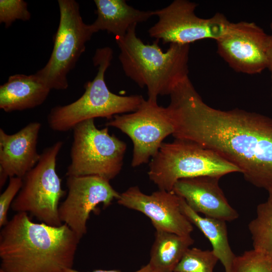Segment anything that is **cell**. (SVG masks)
<instances>
[{
	"instance_id": "6da1fadb",
	"label": "cell",
	"mask_w": 272,
	"mask_h": 272,
	"mask_svg": "<svg viewBox=\"0 0 272 272\" xmlns=\"http://www.w3.org/2000/svg\"><path fill=\"white\" fill-rule=\"evenodd\" d=\"M166 107L175 139L212 150L238 168L252 185L272 190V119L235 108L208 105L187 78L169 95Z\"/></svg>"
},
{
	"instance_id": "7a4b0ae2",
	"label": "cell",
	"mask_w": 272,
	"mask_h": 272,
	"mask_svg": "<svg viewBox=\"0 0 272 272\" xmlns=\"http://www.w3.org/2000/svg\"><path fill=\"white\" fill-rule=\"evenodd\" d=\"M80 238L66 224L34 223L17 213L0 232L4 272H65L72 268Z\"/></svg>"
},
{
	"instance_id": "3957f363",
	"label": "cell",
	"mask_w": 272,
	"mask_h": 272,
	"mask_svg": "<svg viewBox=\"0 0 272 272\" xmlns=\"http://www.w3.org/2000/svg\"><path fill=\"white\" fill-rule=\"evenodd\" d=\"M137 26L123 37L115 38L118 58L125 75L141 88L146 87L148 99L157 102L159 96L170 95L188 77L190 45L171 43L164 52L159 40L145 44L137 35Z\"/></svg>"
},
{
	"instance_id": "277c9868",
	"label": "cell",
	"mask_w": 272,
	"mask_h": 272,
	"mask_svg": "<svg viewBox=\"0 0 272 272\" xmlns=\"http://www.w3.org/2000/svg\"><path fill=\"white\" fill-rule=\"evenodd\" d=\"M113 51L109 47L97 49L93 58L98 71L94 79L84 85L85 92L75 101L53 107L47 116L49 127L65 132L85 120L97 117L111 119L120 114L137 110L145 100L142 96H120L111 92L105 81V74L111 64Z\"/></svg>"
},
{
	"instance_id": "5b68a950",
	"label": "cell",
	"mask_w": 272,
	"mask_h": 272,
	"mask_svg": "<svg viewBox=\"0 0 272 272\" xmlns=\"http://www.w3.org/2000/svg\"><path fill=\"white\" fill-rule=\"evenodd\" d=\"M240 169L215 152L189 141L163 143L149 163L148 175L160 190L172 191L183 178L222 176Z\"/></svg>"
},
{
	"instance_id": "8992f818",
	"label": "cell",
	"mask_w": 272,
	"mask_h": 272,
	"mask_svg": "<svg viewBox=\"0 0 272 272\" xmlns=\"http://www.w3.org/2000/svg\"><path fill=\"white\" fill-rule=\"evenodd\" d=\"M66 176H96L109 181L120 172L126 149L125 143L108 127L99 129L91 119L76 125Z\"/></svg>"
},
{
	"instance_id": "52a82bcc",
	"label": "cell",
	"mask_w": 272,
	"mask_h": 272,
	"mask_svg": "<svg viewBox=\"0 0 272 272\" xmlns=\"http://www.w3.org/2000/svg\"><path fill=\"white\" fill-rule=\"evenodd\" d=\"M58 4L59 21L52 51L45 66L35 74L51 90H63L69 86V73L95 33L91 24L84 22L76 1L58 0Z\"/></svg>"
},
{
	"instance_id": "ba28073f",
	"label": "cell",
	"mask_w": 272,
	"mask_h": 272,
	"mask_svg": "<svg viewBox=\"0 0 272 272\" xmlns=\"http://www.w3.org/2000/svg\"><path fill=\"white\" fill-rule=\"evenodd\" d=\"M63 142L45 148L36 165L22 178V187L11 208L17 213H30L52 226L62 224L58 214L59 202L65 191L56 171V159Z\"/></svg>"
},
{
	"instance_id": "9c48e42d",
	"label": "cell",
	"mask_w": 272,
	"mask_h": 272,
	"mask_svg": "<svg viewBox=\"0 0 272 272\" xmlns=\"http://www.w3.org/2000/svg\"><path fill=\"white\" fill-rule=\"evenodd\" d=\"M197 4L188 0H175L168 6L154 11L157 22L148 30L149 35L163 44L190 45L197 41H215L228 30L231 22L220 13L209 18L195 13Z\"/></svg>"
},
{
	"instance_id": "30bf717a",
	"label": "cell",
	"mask_w": 272,
	"mask_h": 272,
	"mask_svg": "<svg viewBox=\"0 0 272 272\" xmlns=\"http://www.w3.org/2000/svg\"><path fill=\"white\" fill-rule=\"evenodd\" d=\"M105 125L119 129L130 138L133 167L147 163L157 155L164 140L174 131L166 107L148 99L135 111L116 115Z\"/></svg>"
},
{
	"instance_id": "8fae6325",
	"label": "cell",
	"mask_w": 272,
	"mask_h": 272,
	"mask_svg": "<svg viewBox=\"0 0 272 272\" xmlns=\"http://www.w3.org/2000/svg\"><path fill=\"white\" fill-rule=\"evenodd\" d=\"M216 42L217 53L235 72L255 75L267 69L269 35L254 22H231Z\"/></svg>"
},
{
	"instance_id": "7c38bea8",
	"label": "cell",
	"mask_w": 272,
	"mask_h": 272,
	"mask_svg": "<svg viewBox=\"0 0 272 272\" xmlns=\"http://www.w3.org/2000/svg\"><path fill=\"white\" fill-rule=\"evenodd\" d=\"M66 184L68 193L59 206V217L81 239L87 233L90 213L99 204L109 206L120 193L109 180L96 176H67Z\"/></svg>"
},
{
	"instance_id": "4fadbf2b",
	"label": "cell",
	"mask_w": 272,
	"mask_h": 272,
	"mask_svg": "<svg viewBox=\"0 0 272 272\" xmlns=\"http://www.w3.org/2000/svg\"><path fill=\"white\" fill-rule=\"evenodd\" d=\"M117 202L145 214L155 229L180 235H189L193 231L192 224L181 210L180 197L172 191L159 189L146 194L139 187L132 186L120 193Z\"/></svg>"
},
{
	"instance_id": "5bb4252c",
	"label": "cell",
	"mask_w": 272,
	"mask_h": 272,
	"mask_svg": "<svg viewBox=\"0 0 272 272\" xmlns=\"http://www.w3.org/2000/svg\"><path fill=\"white\" fill-rule=\"evenodd\" d=\"M41 126L40 122H30L12 134L0 128L1 188L8 177L23 178L39 161L37 144Z\"/></svg>"
},
{
	"instance_id": "9a60e30c",
	"label": "cell",
	"mask_w": 272,
	"mask_h": 272,
	"mask_svg": "<svg viewBox=\"0 0 272 272\" xmlns=\"http://www.w3.org/2000/svg\"><path fill=\"white\" fill-rule=\"evenodd\" d=\"M220 178L199 176L181 179L174 184L172 191L183 198L196 213L206 217L231 222L237 219L239 215L220 188Z\"/></svg>"
},
{
	"instance_id": "2e32d148",
	"label": "cell",
	"mask_w": 272,
	"mask_h": 272,
	"mask_svg": "<svg viewBox=\"0 0 272 272\" xmlns=\"http://www.w3.org/2000/svg\"><path fill=\"white\" fill-rule=\"evenodd\" d=\"M51 90L35 74L12 75L0 86V108L10 112L35 108L44 103Z\"/></svg>"
},
{
	"instance_id": "e0dca14e",
	"label": "cell",
	"mask_w": 272,
	"mask_h": 272,
	"mask_svg": "<svg viewBox=\"0 0 272 272\" xmlns=\"http://www.w3.org/2000/svg\"><path fill=\"white\" fill-rule=\"evenodd\" d=\"M96 19L91 24L94 32L106 31L115 38L125 35L133 25L147 21L154 16V11H141L124 0H95Z\"/></svg>"
},
{
	"instance_id": "ac0fdd59",
	"label": "cell",
	"mask_w": 272,
	"mask_h": 272,
	"mask_svg": "<svg viewBox=\"0 0 272 272\" xmlns=\"http://www.w3.org/2000/svg\"><path fill=\"white\" fill-rule=\"evenodd\" d=\"M180 204L183 214L192 224L201 231L211 243L212 250L222 263L225 271L232 272L236 256L232 250L228 241L226 222L201 216L193 211L181 197Z\"/></svg>"
},
{
	"instance_id": "d6986e66",
	"label": "cell",
	"mask_w": 272,
	"mask_h": 272,
	"mask_svg": "<svg viewBox=\"0 0 272 272\" xmlns=\"http://www.w3.org/2000/svg\"><path fill=\"white\" fill-rule=\"evenodd\" d=\"M155 230L148 263L153 272H174L194 240L190 235H180L161 229Z\"/></svg>"
},
{
	"instance_id": "ffe728a7",
	"label": "cell",
	"mask_w": 272,
	"mask_h": 272,
	"mask_svg": "<svg viewBox=\"0 0 272 272\" xmlns=\"http://www.w3.org/2000/svg\"><path fill=\"white\" fill-rule=\"evenodd\" d=\"M268 194L266 200L257 206L248 229L253 249L272 256V190Z\"/></svg>"
},
{
	"instance_id": "44dd1931",
	"label": "cell",
	"mask_w": 272,
	"mask_h": 272,
	"mask_svg": "<svg viewBox=\"0 0 272 272\" xmlns=\"http://www.w3.org/2000/svg\"><path fill=\"white\" fill-rule=\"evenodd\" d=\"M219 261L214 251L189 248L176 266L174 272H214Z\"/></svg>"
},
{
	"instance_id": "7402d4cb",
	"label": "cell",
	"mask_w": 272,
	"mask_h": 272,
	"mask_svg": "<svg viewBox=\"0 0 272 272\" xmlns=\"http://www.w3.org/2000/svg\"><path fill=\"white\" fill-rule=\"evenodd\" d=\"M232 272H272V256L252 249L236 256Z\"/></svg>"
},
{
	"instance_id": "603a6c76",
	"label": "cell",
	"mask_w": 272,
	"mask_h": 272,
	"mask_svg": "<svg viewBox=\"0 0 272 272\" xmlns=\"http://www.w3.org/2000/svg\"><path fill=\"white\" fill-rule=\"evenodd\" d=\"M31 18L27 3L23 0H1L0 23L6 28L10 27L17 20L24 21Z\"/></svg>"
},
{
	"instance_id": "cb8c5ba5",
	"label": "cell",
	"mask_w": 272,
	"mask_h": 272,
	"mask_svg": "<svg viewBox=\"0 0 272 272\" xmlns=\"http://www.w3.org/2000/svg\"><path fill=\"white\" fill-rule=\"evenodd\" d=\"M23 179L18 177L9 178L6 189L0 195V227L2 228L8 222V212L9 208L20 190Z\"/></svg>"
},
{
	"instance_id": "d4e9b609",
	"label": "cell",
	"mask_w": 272,
	"mask_h": 272,
	"mask_svg": "<svg viewBox=\"0 0 272 272\" xmlns=\"http://www.w3.org/2000/svg\"><path fill=\"white\" fill-rule=\"evenodd\" d=\"M65 272H121L117 270H103V269H96L91 271H81L73 268H70L66 270ZM133 272H153L151 267L149 263L143 266L140 269Z\"/></svg>"
},
{
	"instance_id": "484cf974",
	"label": "cell",
	"mask_w": 272,
	"mask_h": 272,
	"mask_svg": "<svg viewBox=\"0 0 272 272\" xmlns=\"http://www.w3.org/2000/svg\"><path fill=\"white\" fill-rule=\"evenodd\" d=\"M270 28L272 31V21L270 23ZM268 67L267 69L271 73V76L272 77V33L269 35V43L268 47Z\"/></svg>"
},
{
	"instance_id": "4316f807",
	"label": "cell",
	"mask_w": 272,
	"mask_h": 272,
	"mask_svg": "<svg viewBox=\"0 0 272 272\" xmlns=\"http://www.w3.org/2000/svg\"><path fill=\"white\" fill-rule=\"evenodd\" d=\"M271 81H272V77H271ZM271 97H272V86H271Z\"/></svg>"
},
{
	"instance_id": "83f0119b",
	"label": "cell",
	"mask_w": 272,
	"mask_h": 272,
	"mask_svg": "<svg viewBox=\"0 0 272 272\" xmlns=\"http://www.w3.org/2000/svg\"><path fill=\"white\" fill-rule=\"evenodd\" d=\"M0 272H4L3 270L0 269Z\"/></svg>"
}]
</instances>
